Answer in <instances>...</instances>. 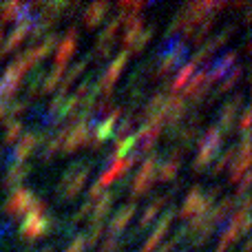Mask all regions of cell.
I'll return each mask as SVG.
<instances>
[{
  "instance_id": "obj_1",
  "label": "cell",
  "mask_w": 252,
  "mask_h": 252,
  "mask_svg": "<svg viewBox=\"0 0 252 252\" xmlns=\"http://www.w3.org/2000/svg\"><path fill=\"white\" fill-rule=\"evenodd\" d=\"M213 208V195H204L201 188H192L190 192L186 195L182 206V219H197V217H204V215L210 213Z\"/></svg>"
},
{
  "instance_id": "obj_2",
  "label": "cell",
  "mask_w": 252,
  "mask_h": 252,
  "mask_svg": "<svg viewBox=\"0 0 252 252\" xmlns=\"http://www.w3.org/2000/svg\"><path fill=\"white\" fill-rule=\"evenodd\" d=\"M219 148H221V133H219L217 126H213V128H208V133L199 142V155L195 159V170H204L217 157Z\"/></svg>"
},
{
  "instance_id": "obj_3",
  "label": "cell",
  "mask_w": 252,
  "mask_h": 252,
  "mask_svg": "<svg viewBox=\"0 0 252 252\" xmlns=\"http://www.w3.org/2000/svg\"><path fill=\"white\" fill-rule=\"evenodd\" d=\"M186 53H188L186 44H184L182 40H170L159 56V69H157L159 75H166V73H170V71L179 69V66L184 64V60H186Z\"/></svg>"
},
{
  "instance_id": "obj_4",
  "label": "cell",
  "mask_w": 252,
  "mask_h": 252,
  "mask_svg": "<svg viewBox=\"0 0 252 252\" xmlns=\"http://www.w3.org/2000/svg\"><path fill=\"white\" fill-rule=\"evenodd\" d=\"M87 175H89V166L87 164H75L69 168V173L64 175L60 184V192L66 197V199H73L80 190H82L84 182H87Z\"/></svg>"
},
{
  "instance_id": "obj_5",
  "label": "cell",
  "mask_w": 252,
  "mask_h": 252,
  "mask_svg": "<svg viewBox=\"0 0 252 252\" xmlns=\"http://www.w3.org/2000/svg\"><path fill=\"white\" fill-rule=\"evenodd\" d=\"M51 228V219L47 215H38V213H27L22 219L20 226V235L25 239H38V237L47 235V230Z\"/></svg>"
},
{
  "instance_id": "obj_6",
  "label": "cell",
  "mask_w": 252,
  "mask_h": 252,
  "mask_svg": "<svg viewBox=\"0 0 252 252\" xmlns=\"http://www.w3.org/2000/svg\"><path fill=\"white\" fill-rule=\"evenodd\" d=\"M33 201H35L33 192L25 190V188H18V190L11 192V197H9L7 204H4V213H7L9 217H20V215H27Z\"/></svg>"
},
{
  "instance_id": "obj_7",
  "label": "cell",
  "mask_w": 252,
  "mask_h": 252,
  "mask_svg": "<svg viewBox=\"0 0 252 252\" xmlns=\"http://www.w3.org/2000/svg\"><path fill=\"white\" fill-rule=\"evenodd\" d=\"M126 62H128V51L124 49V51L113 60V64L106 69V73L102 75V80H100V84H97V89H102L104 97L111 95V91H113V84L118 82V78H120V73H122V69L126 66Z\"/></svg>"
},
{
  "instance_id": "obj_8",
  "label": "cell",
  "mask_w": 252,
  "mask_h": 252,
  "mask_svg": "<svg viewBox=\"0 0 252 252\" xmlns=\"http://www.w3.org/2000/svg\"><path fill=\"white\" fill-rule=\"evenodd\" d=\"M155 168H157V157L151 155V157H148V159L142 164V168H139L137 177H135V182H133V195H135V197L144 195V192L151 188L153 175H155Z\"/></svg>"
},
{
  "instance_id": "obj_9",
  "label": "cell",
  "mask_w": 252,
  "mask_h": 252,
  "mask_svg": "<svg viewBox=\"0 0 252 252\" xmlns=\"http://www.w3.org/2000/svg\"><path fill=\"white\" fill-rule=\"evenodd\" d=\"M235 62H237V53H232V51L217 58V60L206 69V80H208V84L217 82V80H221L226 73H230V71L235 69Z\"/></svg>"
},
{
  "instance_id": "obj_10",
  "label": "cell",
  "mask_w": 252,
  "mask_h": 252,
  "mask_svg": "<svg viewBox=\"0 0 252 252\" xmlns=\"http://www.w3.org/2000/svg\"><path fill=\"white\" fill-rule=\"evenodd\" d=\"M210 84H208V80H206V69L204 71H195L192 73V78L186 82V87H184V93H182V97L186 100V97H190V100H195V102H199L201 97H204V93H206V89H208Z\"/></svg>"
},
{
  "instance_id": "obj_11",
  "label": "cell",
  "mask_w": 252,
  "mask_h": 252,
  "mask_svg": "<svg viewBox=\"0 0 252 252\" xmlns=\"http://www.w3.org/2000/svg\"><path fill=\"white\" fill-rule=\"evenodd\" d=\"M33 20L35 18H29V20H22L16 25V29L11 31V35H9L7 44L2 47V51H0V56H7V53H11L13 49H18L22 42H25V38L31 33V29H33Z\"/></svg>"
},
{
  "instance_id": "obj_12",
  "label": "cell",
  "mask_w": 252,
  "mask_h": 252,
  "mask_svg": "<svg viewBox=\"0 0 252 252\" xmlns=\"http://www.w3.org/2000/svg\"><path fill=\"white\" fill-rule=\"evenodd\" d=\"M22 78H25V75L18 73L13 66H9V69L4 71V75L0 78V102H7L9 97L16 93V89L20 87Z\"/></svg>"
},
{
  "instance_id": "obj_13",
  "label": "cell",
  "mask_w": 252,
  "mask_h": 252,
  "mask_svg": "<svg viewBox=\"0 0 252 252\" xmlns=\"http://www.w3.org/2000/svg\"><path fill=\"white\" fill-rule=\"evenodd\" d=\"M40 142H42V137H38L35 133L22 135V137L18 139L16 151H13V161H16V164H25V159L35 151V146H38Z\"/></svg>"
},
{
  "instance_id": "obj_14",
  "label": "cell",
  "mask_w": 252,
  "mask_h": 252,
  "mask_svg": "<svg viewBox=\"0 0 252 252\" xmlns=\"http://www.w3.org/2000/svg\"><path fill=\"white\" fill-rule=\"evenodd\" d=\"M161 128H164V124H161V122H146L142 128H139V135L135 139H137V142H142V153L151 151V148L155 146L157 137L161 135Z\"/></svg>"
},
{
  "instance_id": "obj_15",
  "label": "cell",
  "mask_w": 252,
  "mask_h": 252,
  "mask_svg": "<svg viewBox=\"0 0 252 252\" xmlns=\"http://www.w3.org/2000/svg\"><path fill=\"white\" fill-rule=\"evenodd\" d=\"M75 44H78V31L69 29L66 38L62 40L56 49V66H64L66 62H69V58L73 56V51H75Z\"/></svg>"
},
{
  "instance_id": "obj_16",
  "label": "cell",
  "mask_w": 252,
  "mask_h": 252,
  "mask_svg": "<svg viewBox=\"0 0 252 252\" xmlns=\"http://www.w3.org/2000/svg\"><path fill=\"white\" fill-rule=\"evenodd\" d=\"M173 217H175V213L173 210H168V213L161 217V221L157 223V228L153 230V235L148 237V241L144 244V248H142V252H153L159 246V241L166 237V232H168V228H170V221H173Z\"/></svg>"
},
{
  "instance_id": "obj_17",
  "label": "cell",
  "mask_w": 252,
  "mask_h": 252,
  "mask_svg": "<svg viewBox=\"0 0 252 252\" xmlns=\"http://www.w3.org/2000/svg\"><path fill=\"white\" fill-rule=\"evenodd\" d=\"M120 25H122L120 18H115V20L100 33V38H97V47H95L97 56H109L111 53V47H113V42H115V33H118Z\"/></svg>"
},
{
  "instance_id": "obj_18",
  "label": "cell",
  "mask_w": 252,
  "mask_h": 252,
  "mask_svg": "<svg viewBox=\"0 0 252 252\" xmlns=\"http://www.w3.org/2000/svg\"><path fill=\"white\" fill-rule=\"evenodd\" d=\"M186 113V100L182 95H168V104H166V124H177Z\"/></svg>"
},
{
  "instance_id": "obj_19",
  "label": "cell",
  "mask_w": 252,
  "mask_h": 252,
  "mask_svg": "<svg viewBox=\"0 0 252 252\" xmlns=\"http://www.w3.org/2000/svg\"><path fill=\"white\" fill-rule=\"evenodd\" d=\"M120 115H122V109H115L113 113H111L109 118L104 120V122L95 124V139H97V144L106 142V139H109L111 135H113V130H115V122H118Z\"/></svg>"
},
{
  "instance_id": "obj_20",
  "label": "cell",
  "mask_w": 252,
  "mask_h": 252,
  "mask_svg": "<svg viewBox=\"0 0 252 252\" xmlns=\"http://www.w3.org/2000/svg\"><path fill=\"white\" fill-rule=\"evenodd\" d=\"M133 213H135V204L124 206V208L120 210V213L115 215L113 219H111V235H113V237H118L120 232H122L124 228L128 226V221H130V219H133Z\"/></svg>"
},
{
  "instance_id": "obj_21",
  "label": "cell",
  "mask_w": 252,
  "mask_h": 252,
  "mask_svg": "<svg viewBox=\"0 0 252 252\" xmlns=\"http://www.w3.org/2000/svg\"><path fill=\"white\" fill-rule=\"evenodd\" d=\"M239 102H241V97H237L235 102H228L226 106H223V111H221V118H219V133H228V130L232 128V124H235V115H237V109H239Z\"/></svg>"
},
{
  "instance_id": "obj_22",
  "label": "cell",
  "mask_w": 252,
  "mask_h": 252,
  "mask_svg": "<svg viewBox=\"0 0 252 252\" xmlns=\"http://www.w3.org/2000/svg\"><path fill=\"white\" fill-rule=\"evenodd\" d=\"M109 2H93L91 7H87V11H84V25L87 27H97L102 22V18L106 16V11H109Z\"/></svg>"
},
{
  "instance_id": "obj_23",
  "label": "cell",
  "mask_w": 252,
  "mask_h": 252,
  "mask_svg": "<svg viewBox=\"0 0 252 252\" xmlns=\"http://www.w3.org/2000/svg\"><path fill=\"white\" fill-rule=\"evenodd\" d=\"M27 175H29V164H16V161H13L7 170V179H4V184H7L9 188H16Z\"/></svg>"
},
{
  "instance_id": "obj_24",
  "label": "cell",
  "mask_w": 252,
  "mask_h": 252,
  "mask_svg": "<svg viewBox=\"0 0 252 252\" xmlns=\"http://www.w3.org/2000/svg\"><path fill=\"white\" fill-rule=\"evenodd\" d=\"M192 73H195V64L192 62H188V64H182L177 69V78H175L173 82V93H179L184 87H186V82L192 78Z\"/></svg>"
},
{
  "instance_id": "obj_25",
  "label": "cell",
  "mask_w": 252,
  "mask_h": 252,
  "mask_svg": "<svg viewBox=\"0 0 252 252\" xmlns=\"http://www.w3.org/2000/svg\"><path fill=\"white\" fill-rule=\"evenodd\" d=\"M177 170H179V159H177V157H173V159L164 161V164L159 166L155 179H157V182H170V179H175Z\"/></svg>"
},
{
  "instance_id": "obj_26",
  "label": "cell",
  "mask_w": 252,
  "mask_h": 252,
  "mask_svg": "<svg viewBox=\"0 0 252 252\" xmlns=\"http://www.w3.org/2000/svg\"><path fill=\"white\" fill-rule=\"evenodd\" d=\"M111 206H113V195L111 192H106V195H102V199L95 204V210H93V223H102V219L109 215Z\"/></svg>"
},
{
  "instance_id": "obj_27",
  "label": "cell",
  "mask_w": 252,
  "mask_h": 252,
  "mask_svg": "<svg viewBox=\"0 0 252 252\" xmlns=\"http://www.w3.org/2000/svg\"><path fill=\"white\" fill-rule=\"evenodd\" d=\"M62 75H64V66H53V69H51V73H49L47 78L42 80V87H40V89H42L44 93H51L53 89H56L58 84H60Z\"/></svg>"
},
{
  "instance_id": "obj_28",
  "label": "cell",
  "mask_w": 252,
  "mask_h": 252,
  "mask_svg": "<svg viewBox=\"0 0 252 252\" xmlns=\"http://www.w3.org/2000/svg\"><path fill=\"white\" fill-rule=\"evenodd\" d=\"M87 62H89V60H82V62H78V64H75L73 69L69 71V75H66V78L62 80V84H60V95H62V97H64L66 89H71V84H73V80H78L80 75H82V71L87 69Z\"/></svg>"
},
{
  "instance_id": "obj_29",
  "label": "cell",
  "mask_w": 252,
  "mask_h": 252,
  "mask_svg": "<svg viewBox=\"0 0 252 252\" xmlns=\"http://www.w3.org/2000/svg\"><path fill=\"white\" fill-rule=\"evenodd\" d=\"M56 44H58V35H53V33H49L47 38H44V42L40 44V47H35L33 51H35V62H40V60H44V58L49 56V53L56 49Z\"/></svg>"
},
{
  "instance_id": "obj_30",
  "label": "cell",
  "mask_w": 252,
  "mask_h": 252,
  "mask_svg": "<svg viewBox=\"0 0 252 252\" xmlns=\"http://www.w3.org/2000/svg\"><path fill=\"white\" fill-rule=\"evenodd\" d=\"M164 197H159V199H155V201H153V204L151 206H148V208L146 210H144V215H142V221H139V226H148V223H151L153 221V219H155V215H157V210H159L161 208V206H164Z\"/></svg>"
},
{
  "instance_id": "obj_31",
  "label": "cell",
  "mask_w": 252,
  "mask_h": 252,
  "mask_svg": "<svg viewBox=\"0 0 252 252\" xmlns=\"http://www.w3.org/2000/svg\"><path fill=\"white\" fill-rule=\"evenodd\" d=\"M22 137V124L18 120H9L7 124V135H4V142L7 144H13Z\"/></svg>"
},
{
  "instance_id": "obj_32",
  "label": "cell",
  "mask_w": 252,
  "mask_h": 252,
  "mask_svg": "<svg viewBox=\"0 0 252 252\" xmlns=\"http://www.w3.org/2000/svg\"><path fill=\"white\" fill-rule=\"evenodd\" d=\"M135 142H137V139L135 137H122L118 142V151H115V159H124V157H128V153L133 151V146H135Z\"/></svg>"
},
{
  "instance_id": "obj_33",
  "label": "cell",
  "mask_w": 252,
  "mask_h": 252,
  "mask_svg": "<svg viewBox=\"0 0 252 252\" xmlns=\"http://www.w3.org/2000/svg\"><path fill=\"white\" fill-rule=\"evenodd\" d=\"M239 78H241V66H235V69L228 73V78L221 82V87H219V91H228V89H232L237 82H239Z\"/></svg>"
},
{
  "instance_id": "obj_34",
  "label": "cell",
  "mask_w": 252,
  "mask_h": 252,
  "mask_svg": "<svg viewBox=\"0 0 252 252\" xmlns=\"http://www.w3.org/2000/svg\"><path fill=\"white\" fill-rule=\"evenodd\" d=\"M151 35H153V29H144L142 33H139V38H137V42L133 44V49H130V53H139L144 47L148 44V40H151Z\"/></svg>"
},
{
  "instance_id": "obj_35",
  "label": "cell",
  "mask_w": 252,
  "mask_h": 252,
  "mask_svg": "<svg viewBox=\"0 0 252 252\" xmlns=\"http://www.w3.org/2000/svg\"><path fill=\"white\" fill-rule=\"evenodd\" d=\"M235 155H237V151H235V148H230V151H226V153H223V155L219 157L217 166H215V173H221V170L226 168V166L232 161V157H235Z\"/></svg>"
},
{
  "instance_id": "obj_36",
  "label": "cell",
  "mask_w": 252,
  "mask_h": 252,
  "mask_svg": "<svg viewBox=\"0 0 252 252\" xmlns=\"http://www.w3.org/2000/svg\"><path fill=\"white\" fill-rule=\"evenodd\" d=\"M42 80H44V75H42V71H35L33 75H31V80H29V91L31 93H35L40 87H42Z\"/></svg>"
},
{
  "instance_id": "obj_37",
  "label": "cell",
  "mask_w": 252,
  "mask_h": 252,
  "mask_svg": "<svg viewBox=\"0 0 252 252\" xmlns=\"http://www.w3.org/2000/svg\"><path fill=\"white\" fill-rule=\"evenodd\" d=\"M100 199H102V186L100 184H93V188L89 190V204L95 206Z\"/></svg>"
},
{
  "instance_id": "obj_38",
  "label": "cell",
  "mask_w": 252,
  "mask_h": 252,
  "mask_svg": "<svg viewBox=\"0 0 252 252\" xmlns=\"http://www.w3.org/2000/svg\"><path fill=\"white\" fill-rule=\"evenodd\" d=\"M100 235H102V223H93L91 232H89V235L84 237V241H87V244H93V241L100 239Z\"/></svg>"
},
{
  "instance_id": "obj_39",
  "label": "cell",
  "mask_w": 252,
  "mask_h": 252,
  "mask_svg": "<svg viewBox=\"0 0 252 252\" xmlns=\"http://www.w3.org/2000/svg\"><path fill=\"white\" fill-rule=\"evenodd\" d=\"M115 250H118V237H109L97 252H115Z\"/></svg>"
},
{
  "instance_id": "obj_40",
  "label": "cell",
  "mask_w": 252,
  "mask_h": 252,
  "mask_svg": "<svg viewBox=\"0 0 252 252\" xmlns=\"http://www.w3.org/2000/svg\"><path fill=\"white\" fill-rule=\"evenodd\" d=\"M84 246H87V241H84V235H82V237H78V239L69 246V250H66V252H82Z\"/></svg>"
},
{
  "instance_id": "obj_41",
  "label": "cell",
  "mask_w": 252,
  "mask_h": 252,
  "mask_svg": "<svg viewBox=\"0 0 252 252\" xmlns=\"http://www.w3.org/2000/svg\"><path fill=\"white\" fill-rule=\"evenodd\" d=\"M241 130H244V135H248V128H250V109H246L244 118H241Z\"/></svg>"
},
{
  "instance_id": "obj_42",
  "label": "cell",
  "mask_w": 252,
  "mask_h": 252,
  "mask_svg": "<svg viewBox=\"0 0 252 252\" xmlns=\"http://www.w3.org/2000/svg\"><path fill=\"white\" fill-rule=\"evenodd\" d=\"M173 246H175V241H170V244H164V246H159V250H157V252H173Z\"/></svg>"
},
{
  "instance_id": "obj_43",
  "label": "cell",
  "mask_w": 252,
  "mask_h": 252,
  "mask_svg": "<svg viewBox=\"0 0 252 252\" xmlns=\"http://www.w3.org/2000/svg\"><path fill=\"white\" fill-rule=\"evenodd\" d=\"M0 40H2V31H0Z\"/></svg>"
}]
</instances>
